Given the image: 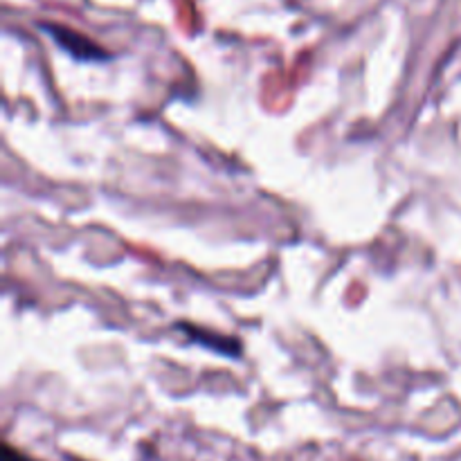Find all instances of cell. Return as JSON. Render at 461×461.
<instances>
[{"label": "cell", "instance_id": "cell-3", "mask_svg": "<svg viewBox=\"0 0 461 461\" xmlns=\"http://www.w3.org/2000/svg\"><path fill=\"white\" fill-rule=\"evenodd\" d=\"M3 461H36V459H32L30 455L23 453V450H18V448H14L9 441H5V444H3Z\"/></svg>", "mask_w": 461, "mask_h": 461}, {"label": "cell", "instance_id": "cell-1", "mask_svg": "<svg viewBox=\"0 0 461 461\" xmlns=\"http://www.w3.org/2000/svg\"><path fill=\"white\" fill-rule=\"evenodd\" d=\"M45 32L66 50L68 54L77 59V61H106L108 54L106 50L99 48L93 39L84 36L81 32L70 30V27H63V25H54V23H43Z\"/></svg>", "mask_w": 461, "mask_h": 461}, {"label": "cell", "instance_id": "cell-4", "mask_svg": "<svg viewBox=\"0 0 461 461\" xmlns=\"http://www.w3.org/2000/svg\"><path fill=\"white\" fill-rule=\"evenodd\" d=\"M66 461H86V459H79V457H75V455H66Z\"/></svg>", "mask_w": 461, "mask_h": 461}, {"label": "cell", "instance_id": "cell-2", "mask_svg": "<svg viewBox=\"0 0 461 461\" xmlns=\"http://www.w3.org/2000/svg\"><path fill=\"white\" fill-rule=\"evenodd\" d=\"M180 329H183L194 342H198V345L205 347V349L216 351V354L228 356V358H237V356L241 354V345H239L237 338L221 336V333L207 331V329L194 327V324H187V322L180 324Z\"/></svg>", "mask_w": 461, "mask_h": 461}]
</instances>
